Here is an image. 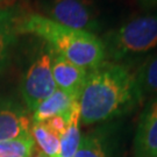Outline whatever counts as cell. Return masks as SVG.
<instances>
[{
	"label": "cell",
	"mask_w": 157,
	"mask_h": 157,
	"mask_svg": "<svg viewBox=\"0 0 157 157\" xmlns=\"http://www.w3.org/2000/svg\"><path fill=\"white\" fill-rule=\"evenodd\" d=\"M142 99L136 72L128 65L106 61L87 73L78 98L80 122L92 124L120 117Z\"/></svg>",
	"instance_id": "1"
},
{
	"label": "cell",
	"mask_w": 157,
	"mask_h": 157,
	"mask_svg": "<svg viewBox=\"0 0 157 157\" xmlns=\"http://www.w3.org/2000/svg\"><path fill=\"white\" fill-rule=\"evenodd\" d=\"M17 32L39 36L51 51L87 71L107 61L102 40L94 33L69 28L44 15L30 13L19 17Z\"/></svg>",
	"instance_id": "2"
},
{
	"label": "cell",
	"mask_w": 157,
	"mask_h": 157,
	"mask_svg": "<svg viewBox=\"0 0 157 157\" xmlns=\"http://www.w3.org/2000/svg\"><path fill=\"white\" fill-rule=\"evenodd\" d=\"M106 57L120 62L157 48V14L134 17L102 39Z\"/></svg>",
	"instance_id": "3"
},
{
	"label": "cell",
	"mask_w": 157,
	"mask_h": 157,
	"mask_svg": "<svg viewBox=\"0 0 157 157\" xmlns=\"http://www.w3.org/2000/svg\"><path fill=\"white\" fill-rule=\"evenodd\" d=\"M57 90L51 72V55L41 54L28 67L21 86V93L29 111L34 112L42 101Z\"/></svg>",
	"instance_id": "4"
},
{
	"label": "cell",
	"mask_w": 157,
	"mask_h": 157,
	"mask_svg": "<svg viewBox=\"0 0 157 157\" xmlns=\"http://www.w3.org/2000/svg\"><path fill=\"white\" fill-rule=\"evenodd\" d=\"M48 15L51 20L77 30L93 33L99 26L95 0H52Z\"/></svg>",
	"instance_id": "5"
},
{
	"label": "cell",
	"mask_w": 157,
	"mask_h": 157,
	"mask_svg": "<svg viewBox=\"0 0 157 157\" xmlns=\"http://www.w3.org/2000/svg\"><path fill=\"white\" fill-rule=\"evenodd\" d=\"M49 51L51 55V72L56 87L75 99H78L89 71L69 62L67 58L55 54L50 49Z\"/></svg>",
	"instance_id": "6"
},
{
	"label": "cell",
	"mask_w": 157,
	"mask_h": 157,
	"mask_svg": "<svg viewBox=\"0 0 157 157\" xmlns=\"http://www.w3.org/2000/svg\"><path fill=\"white\" fill-rule=\"evenodd\" d=\"M134 157H157V99L141 114L135 136Z\"/></svg>",
	"instance_id": "7"
},
{
	"label": "cell",
	"mask_w": 157,
	"mask_h": 157,
	"mask_svg": "<svg viewBox=\"0 0 157 157\" xmlns=\"http://www.w3.org/2000/svg\"><path fill=\"white\" fill-rule=\"evenodd\" d=\"M77 102L78 99H75L65 92L57 89L50 97L42 101L33 112V122H43L54 117H63L69 121Z\"/></svg>",
	"instance_id": "8"
},
{
	"label": "cell",
	"mask_w": 157,
	"mask_h": 157,
	"mask_svg": "<svg viewBox=\"0 0 157 157\" xmlns=\"http://www.w3.org/2000/svg\"><path fill=\"white\" fill-rule=\"evenodd\" d=\"M30 119L23 111L12 107L0 108V142L30 134Z\"/></svg>",
	"instance_id": "9"
},
{
	"label": "cell",
	"mask_w": 157,
	"mask_h": 157,
	"mask_svg": "<svg viewBox=\"0 0 157 157\" xmlns=\"http://www.w3.org/2000/svg\"><path fill=\"white\" fill-rule=\"evenodd\" d=\"M17 19L14 10H0V70L5 67L10 48L15 41Z\"/></svg>",
	"instance_id": "10"
},
{
	"label": "cell",
	"mask_w": 157,
	"mask_h": 157,
	"mask_svg": "<svg viewBox=\"0 0 157 157\" xmlns=\"http://www.w3.org/2000/svg\"><path fill=\"white\" fill-rule=\"evenodd\" d=\"M80 109L79 102L75 106L70 119L67 121V129L61 136L59 141V157H73L77 151L82 140L80 135Z\"/></svg>",
	"instance_id": "11"
},
{
	"label": "cell",
	"mask_w": 157,
	"mask_h": 157,
	"mask_svg": "<svg viewBox=\"0 0 157 157\" xmlns=\"http://www.w3.org/2000/svg\"><path fill=\"white\" fill-rule=\"evenodd\" d=\"M30 135L34 139L36 149L47 157H59V135L54 133L43 122H33Z\"/></svg>",
	"instance_id": "12"
},
{
	"label": "cell",
	"mask_w": 157,
	"mask_h": 157,
	"mask_svg": "<svg viewBox=\"0 0 157 157\" xmlns=\"http://www.w3.org/2000/svg\"><path fill=\"white\" fill-rule=\"evenodd\" d=\"M36 150L30 134L0 142V157H32Z\"/></svg>",
	"instance_id": "13"
},
{
	"label": "cell",
	"mask_w": 157,
	"mask_h": 157,
	"mask_svg": "<svg viewBox=\"0 0 157 157\" xmlns=\"http://www.w3.org/2000/svg\"><path fill=\"white\" fill-rule=\"evenodd\" d=\"M73 157H111L104 136L89 133L82 136L79 147Z\"/></svg>",
	"instance_id": "14"
},
{
	"label": "cell",
	"mask_w": 157,
	"mask_h": 157,
	"mask_svg": "<svg viewBox=\"0 0 157 157\" xmlns=\"http://www.w3.org/2000/svg\"><path fill=\"white\" fill-rule=\"evenodd\" d=\"M141 94H157V55L151 56L136 72Z\"/></svg>",
	"instance_id": "15"
},
{
	"label": "cell",
	"mask_w": 157,
	"mask_h": 157,
	"mask_svg": "<svg viewBox=\"0 0 157 157\" xmlns=\"http://www.w3.org/2000/svg\"><path fill=\"white\" fill-rule=\"evenodd\" d=\"M43 124L48 127L49 129H51L54 133H56L57 135H59V137L64 134L65 129L67 126V121L63 117H54L48 120L43 121Z\"/></svg>",
	"instance_id": "16"
},
{
	"label": "cell",
	"mask_w": 157,
	"mask_h": 157,
	"mask_svg": "<svg viewBox=\"0 0 157 157\" xmlns=\"http://www.w3.org/2000/svg\"><path fill=\"white\" fill-rule=\"evenodd\" d=\"M32 157H47V156H45L44 154H42L41 151H39V150H37V154H35V155H33Z\"/></svg>",
	"instance_id": "17"
},
{
	"label": "cell",
	"mask_w": 157,
	"mask_h": 157,
	"mask_svg": "<svg viewBox=\"0 0 157 157\" xmlns=\"http://www.w3.org/2000/svg\"><path fill=\"white\" fill-rule=\"evenodd\" d=\"M7 1H8V0H0V4H1V2H7Z\"/></svg>",
	"instance_id": "18"
}]
</instances>
